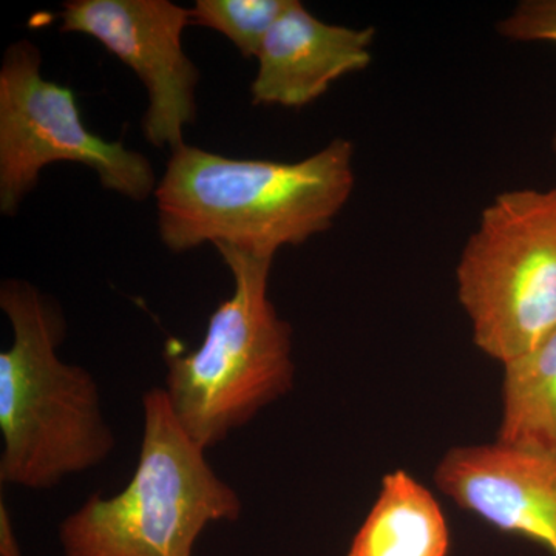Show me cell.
Masks as SVG:
<instances>
[{"instance_id": "1", "label": "cell", "mask_w": 556, "mask_h": 556, "mask_svg": "<svg viewBox=\"0 0 556 556\" xmlns=\"http://www.w3.org/2000/svg\"><path fill=\"white\" fill-rule=\"evenodd\" d=\"M354 144L334 139L298 163L237 160L181 146L156 186L164 247L204 243L273 258L332 226L353 193Z\"/></svg>"}, {"instance_id": "2", "label": "cell", "mask_w": 556, "mask_h": 556, "mask_svg": "<svg viewBox=\"0 0 556 556\" xmlns=\"http://www.w3.org/2000/svg\"><path fill=\"white\" fill-rule=\"evenodd\" d=\"M0 308L13 343L0 353V482L50 490L100 466L115 448L87 369L58 354L67 325L49 295L24 280H3Z\"/></svg>"}, {"instance_id": "3", "label": "cell", "mask_w": 556, "mask_h": 556, "mask_svg": "<svg viewBox=\"0 0 556 556\" xmlns=\"http://www.w3.org/2000/svg\"><path fill=\"white\" fill-rule=\"evenodd\" d=\"M137 468L118 495H91L60 526L65 556H193L212 522L237 521L239 493L186 433L163 388L142 397Z\"/></svg>"}, {"instance_id": "4", "label": "cell", "mask_w": 556, "mask_h": 556, "mask_svg": "<svg viewBox=\"0 0 556 556\" xmlns=\"http://www.w3.org/2000/svg\"><path fill=\"white\" fill-rule=\"evenodd\" d=\"M233 277L232 295L208 318L197 350L167 346L166 387L172 412L200 447L222 444L294 386L292 328L268 295L273 258L215 247Z\"/></svg>"}, {"instance_id": "5", "label": "cell", "mask_w": 556, "mask_h": 556, "mask_svg": "<svg viewBox=\"0 0 556 556\" xmlns=\"http://www.w3.org/2000/svg\"><path fill=\"white\" fill-rule=\"evenodd\" d=\"M475 345L501 364L556 327V188L500 193L456 268Z\"/></svg>"}, {"instance_id": "6", "label": "cell", "mask_w": 556, "mask_h": 556, "mask_svg": "<svg viewBox=\"0 0 556 556\" xmlns=\"http://www.w3.org/2000/svg\"><path fill=\"white\" fill-rule=\"evenodd\" d=\"M42 56L28 40L11 43L0 67V211L13 217L40 172L68 161L97 172L102 188L135 201L155 193L152 164L123 142L84 126L75 91L42 78Z\"/></svg>"}, {"instance_id": "7", "label": "cell", "mask_w": 556, "mask_h": 556, "mask_svg": "<svg viewBox=\"0 0 556 556\" xmlns=\"http://www.w3.org/2000/svg\"><path fill=\"white\" fill-rule=\"evenodd\" d=\"M60 17L62 33L97 39L137 73L149 93L142 131L150 144L185 146L199 84V68L182 49L190 9L170 0H70Z\"/></svg>"}, {"instance_id": "8", "label": "cell", "mask_w": 556, "mask_h": 556, "mask_svg": "<svg viewBox=\"0 0 556 556\" xmlns=\"http://www.w3.org/2000/svg\"><path fill=\"white\" fill-rule=\"evenodd\" d=\"M438 489L501 532L556 556V456L493 444L455 447L434 471Z\"/></svg>"}, {"instance_id": "9", "label": "cell", "mask_w": 556, "mask_h": 556, "mask_svg": "<svg viewBox=\"0 0 556 556\" xmlns=\"http://www.w3.org/2000/svg\"><path fill=\"white\" fill-rule=\"evenodd\" d=\"M375 36L372 27L327 24L299 0H291L258 51L252 102L306 108L327 93L336 80L368 68Z\"/></svg>"}, {"instance_id": "10", "label": "cell", "mask_w": 556, "mask_h": 556, "mask_svg": "<svg viewBox=\"0 0 556 556\" xmlns=\"http://www.w3.org/2000/svg\"><path fill=\"white\" fill-rule=\"evenodd\" d=\"M450 530L437 497L408 471L394 470L346 556H447Z\"/></svg>"}, {"instance_id": "11", "label": "cell", "mask_w": 556, "mask_h": 556, "mask_svg": "<svg viewBox=\"0 0 556 556\" xmlns=\"http://www.w3.org/2000/svg\"><path fill=\"white\" fill-rule=\"evenodd\" d=\"M503 367L496 442L556 456V327Z\"/></svg>"}, {"instance_id": "12", "label": "cell", "mask_w": 556, "mask_h": 556, "mask_svg": "<svg viewBox=\"0 0 556 556\" xmlns=\"http://www.w3.org/2000/svg\"><path fill=\"white\" fill-rule=\"evenodd\" d=\"M291 0H199L190 9L192 24L222 33L241 56L257 58L263 40Z\"/></svg>"}, {"instance_id": "13", "label": "cell", "mask_w": 556, "mask_h": 556, "mask_svg": "<svg viewBox=\"0 0 556 556\" xmlns=\"http://www.w3.org/2000/svg\"><path fill=\"white\" fill-rule=\"evenodd\" d=\"M496 31L515 42L556 43V0H522L497 22Z\"/></svg>"}, {"instance_id": "14", "label": "cell", "mask_w": 556, "mask_h": 556, "mask_svg": "<svg viewBox=\"0 0 556 556\" xmlns=\"http://www.w3.org/2000/svg\"><path fill=\"white\" fill-rule=\"evenodd\" d=\"M0 551L2 556H21L5 503L0 504Z\"/></svg>"}, {"instance_id": "15", "label": "cell", "mask_w": 556, "mask_h": 556, "mask_svg": "<svg viewBox=\"0 0 556 556\" xmlns=\"http://www.w3.org/2000/svg\"><path fill=\"white\" fill-rule=\"evenodd\" d=\"M552 149H554V152L556 153V130L554 134V138H552Z\"/></svg>"}]
</instances>
